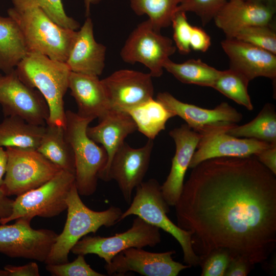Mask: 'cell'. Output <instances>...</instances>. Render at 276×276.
Segmentation results:
<instances>
[{"instance_id": "6da1fadb", "label": "cell", "mask_w": 276, "mask_h": 276, "mask_svg": "<svg viewBox=\"0 0 276 276\" xmlns=\"http://www.w3.org/2000/svg\"><path fill=\"white\" fill-rule=\"evenodd\" d=\"M174 206L199 257L222 249L255 266L275 249V175L254 155L201 162Z\"/></svg>"}, {"instance_id": "7a4b0ae2", "label": "cell", "mask_w": 276, "mask_h": 276, "mask_svg": "<svg viewBox=\"0 0 276 276\" xmlns=\"http://www.w3.org/2000/svg\"><path fill=\"white\" fill-rule=\"evenodd\" d=\"M15 70L25 83L37 89L44 98L49 109L46 124L64 128V97L68 89L71 72L66 64L38 53L30 52Z\"/></svg>"}, {"instance_id": "3957f363", "label": "cell", "mask_w": 276, "mask_h": 276, "mask_svg": "<svg viewBox=\"0 0 276 276\" xmlns=\"http://www.w3.org/2000/svg\"><path fill=\"white\" fill-rule=\"evenodd\" d=\"M75 183L67 195V217L62 232L58 235L45 260L46 264L68 262V255L75 244L89 233H96L102 226L110 227L120 221L123 213L117 206H111L102 211L88 208L80 198Z\"/></svg>"}, {"instance_id": "277c9868", "label": "cell", "mask_w": 276, "mask_h": 276, "mask_svg": "<svg viewBox=\"0 0 276 276\" xmlns=\"http://www.w3.org/2000/svg\"><path fill=\"white\" fill-rule=\"evenodd\" d=\"M7 12L20 28L29 53H38L65 63L77 31L55 23L39 8L17 10L12 7Z\"/></svg>"}, {"instance_id": "5b68a950", "label": "cell", "mask_w": 276, "mask_h": 276, "mask_svg": "<svg viewBox=\"0 0 276 276\" xmlns=\"http://www.w3.org/2000/svg\"><path fill=\"white\" fill-rule=\"evenodd\" d=\"M94 120L83 118L71 110L65 111V134L74 156L75 183L80 195L89 196L96 191L98 180L105 170L108 156L87 134Z\"/></svg>"}, {"instance_id": "8992f818", "label": "cell", "mask_w": 276, "mask_h": 276, "mask_svg": "<svg viewBox=\"0 0 276 276\" xmlns=\"http://www.w3.org/2000/svg\"><path fill=\"white\" fill-rule=\"evenodd\" d=\"M129 207L123 212L120 221L134 215L162 229L173 236L180 244L183 261L190 267L199 265V257L194 251L190 232L180 228L168 217L170 206L164 199L158 181L151 178L143 181L136 188Z\"/></svg>"}, {"instance_id": "52a82bcc", "label": "cell", "mask_w": 276, "mask_h": 276, "mask_svg": "<svg viewBox=\"0 0 276 276\" xmlns=\"http://www.w3.org/2000/svg\"><path fill=\"white\" fill-rule=\"evenodd\" d=\"M75 183V175L61 170L55 176L37 188L17 196L11 215L1 224L25 218L31 220L36 216L52 218L66 210V200Z\"/></svg>"}, {"instance_id": "ba28073f", "label": "cell", "mask_w": 276, "mask_h": 276, "mask_svg": "<svg viewBox=\"0 0 276 276\" xmlns=\"http://www.w3.org/2000/svg\"><path fill=\"white\" fill-rule=\"evenodd\" d=\"M6 173L2 186L8 196H18L37 188L62 169L37 150L8 147Z\"/></svg>"}, {"instance_id": "9c48e42d", "label": "cell", "mask_w": 276, "mask_h": 276, "mask_svg": "<svg viewBox=\"0 0 276 276\" xmlns=\"http://www.w3.org/2000/svg\"><path fill=\"white\" fill-rule=\"evenodd\" d=\"M176 49L173 40L162 35L147 19L131 32L120 56L126 63L144 64L152 77H159L163 74L165 63Z\"/></svg>"}, {"instance_id": "30bf717a", "label": "cell", "mask_w": 276, "mask_h": 276, "mask_svg": "<svg viewBox=\"0 0 276 276\" xmlns=\"http://www.w3.org/2000/svg\"><path fill=\"white\" fill-rule=\"evenodd\" d=\"M161 241L160 229L138 216L127 231L112 236H84L72 248L75 255L95 254L109 264L121 251L132 247H154Z\"/></svg>"}, {"instance_id": "8fae6325", "label": "cell", "mask_w": 276, "mask_h": 276, "mask_svg": "<svg viewBox=\"0 0 276 276\" xmlns=\"http://www.w3.org/2000/svg\"><path fill=\"white\" fill-rule=\"evenodd\" d=\"M31 222L20 218L13 224L0 225V253L44 263L58 234L51 229H34Z\"/></svg>"}, {"instance_id": "7c38bea8", "label": "cell", "mask_w": 276, "mask_h": 276, "mask_svg": "<svg viewBox=\"0 0 276 276\" xmlns=\"http://www.w3.org/2000/svg\"><path fill=\"white\" fill-rule=\"evenodd\" d=\"M0 106L5 117H18L35 125H44L49 117L48 105L42 95L25 83L15 69L0 74Z\"/></svg>"}, {"instance_id": "4fadbf2b", "label": "cell", "mask_w": 276, "mask_h": 276, "mask_svg": "<svg viewBox=\"0 0 276 276\" xmlns=\"http://www.w3.org/2000/svg\"><path fill=\"white\" fill-rule=\"evenodd\" d=\"M156 99L174 116L182 119L192 130L201 135L219 130L227 131L240 122L243 116L227 102L214 109L203 108L180 101L168 92L157 94Z\"/></svg>"}, {"instance_id": "5bb4252c", "label": "cell", "mask_w": 276, "mask_h": 276, "mask_svg": "<svg viewBox=\"0 0 276 276\" xmlns=\"http://www.w3.org/2000/svg\"><path fill=\"white\" fill-rule=\"evenodd\" d=\"M153 141L139 148L124 142L114 153L102 179L116 181L125 201L130 203L134 189L143 181L149 168Z\"/></svg>"}, {"instance_id": "9a60e30c", "label": "cell", "mask_w": 276, "mask_h": 276, "mask_svg": "<svg viewBox=\"0 0 276 276\" xmlns=\"http://www.w3.org/2000/svg\"><path fill=\"white\" fill-rule=\"evenodd\" d=\"M174 251L153 252L132 247L115 256L105 269L109 275H125L135 272L145 276H177L190 267L174 261Z\"/></svg>"}, {"instance_id": "2e32d148", "label": "cell", "mask_w": 276, "mask_h": 276, "mask_svg": "<svg viewBox=\"0 0 276 276\" xmlns=\"http://www.w3.org/2000/svg\"><path fill=\"white\" fill-rule=\"evenodd\" d=\"M152 77L149 73L125 69L101 80L111 108L126 111L153 98Z\"/></svg>"}, {"instance_id": "e0dca14e", "label": "cell", "mask_w": 276, "mask_h": 276, "mask_svg": "<svg viewBox=\"0 0 276 276\" xmlns=\"http://www.w3.org/2000/svg\"><path fill=\"white\" fill-rule=\"evenodd\" d=\"M219 130L202 135L197 144L189 167L217 157H246L255 155L271 144L254 139L237 137Z\"/></svg>"}, {"instance_id": "ac0fdd59", "label": "cell", "mask_w": 276, "mask_h": 276, "mask_svg": "<svg viewBox=\"0 0 276 276\" xmlns=\"http://www.w3.org/2000/svg\"><path fill=\"white\" fill-rule=\"evenodd\" d=\"M221 45L229 59V68L249 81L259 77L275 80L276 54L235 38H226Z\"/></svg>"}, {"instance_id": "d6986e66", "label": "cell", "mask_w": 276, "mask_h": 276, "mask_svg": "<svg viewBox=\"0 0 276 276\" xmlns=\"http://www.w3.org/2000/svg\"><path fill=\"white\" fill-rule=\"evenodd\" d=\"M169 134L174 141L175 153L170 172L161 185V191L169 205L174 206L181 193L186 173L201 135L186 124L170 130Z\"/></svg>"}, {"instance_id": "ffe728a7", "label": "cell", "mask_w": 276, "mask_h": 276, "mask_svg": "<svg viewBox=\"0 0 276 276\" xmlns=\"http://www.w3.org/2000/svg\"><path fill=\"white\" fill-rule=\"evenodd\" d=\"M275 13L274 5L246 0H228L213 19L226 38H234L245 28L271 25Z\"/></svg>"}, {"instance_id": "44dd1931", "label": "cell", "mask_w": 276, "mask_h": 276, "mask_svg": "<svg viewBox=\"0 0 276 276\" xmlns=\"http://www.w3.org/2000/svg\"><path fill=\"white\" fill-rule=\"evenodd\" d=\"M106 52V47L96 41L88 17L77 32L65 63L71 72L99 77L105 67Z\"/></svg>"}, {"instance_id": "7402d4cb", "label": "cell", "mask_w": 276, "mask_h": 276, "mask_svg": "<svg viewBox=\"0 0 276 276\" xmlns=\"http://www.w3.org/2000/svg\"><path fill=\"white\" fill-rule=\"evenodd\" d=\"M68 88L80 116L100 119L111 109L105 87L99 77L71 72Z\"/></svg>"}, {"instance_id": "603a6c76", "label": "cell", "mask_w": 276, "mask_h": 276, "mask_svg": "<svg viewBox=\"0 0 276 276\" xmlns=\"http://www.w3.org/2000/svg\"><path fill=\"white\" fill-rule=\"evenodd\" d=\"M98 124L88 127V136L105 149L108 161L100 179L103 178L117 150L125 142L126 137L137 130L136 124L126 111L110 109L99 119Z\"/></svg>"}, {"instance_id": "cb8c5ba5", "label": "cell", "mask_w": 276, "mask_h": 276, "mask_svg": "<svg viewBox=\"0 0 276 276\" xmlns=\"http://www.w3.org/2000/svg\"><path fill=\"white\" fill-rule=\"evenodd\" d=\"M45 129L44 125L30 123L18 117H5L0 123V146L37 150Z\"/></svg>"}, {"instance_id": "d4e9b609", "label": "cell", "mask_w": 276, "mask_h": 276, "mask_svg": "<svg viewBox=\"0 0 276 276\" xmlns=\"http://www.w3.org/2000/svg\"><path fill=\"white\" fill-rule=\"evenodd\" d=\"M29 53L17 23L10 16H0V70L14 71Z\"/></svg>"}, {"instance_id": "484cf974", "label": "cell", "mask_w": 276, "mask_h": 276, "mask_svg": "<svg viewBox=\"0 0 276 276\" xmlns=\"http://www.w3.org/2000/svg\"><path fill=\"white\" fill-rule=\"evenodd\" d=\"M46 124L44 133L37 150L62 170L75 175L74 154L66 139L64 128Z\"/></svg>"}, {"instance_id": "4316f807", "label": "cell", "mask_w": 276, "mask_h": 276, "mask_svg": "<svg viewBox=\"0 0 276 276\" xmlns=\"http://www.w3.org/2000/svg\"><path fill=\"white\" fill-rule=\"evenodd\" d=\"M135 122L137 130L153 140L174 115L156 99L152 98L126 111Z\"/></svg>"}, {"instance_id": "83f0119b", "label": "cell", "mask_w": 276, "mask_h": 276, "mask_svg": "<svg viewBox=\"0 0 276 276\" xmlns=\"http://www.w3.org/2000/svg\"><path fill=\"white\" fill-rule=\"evenodd\" d=\"M226 132L237 137L276 144V112L274 105L266 104L252 120L242 125H237Z\"/></svg>"}, {"instance_id": "f1b7e54d", "label": "cell", "mask_w": 276, "mask_h": 276, "mask_svg": "<svg viewBox=\"0 0 276 276\" xmlns=\"http://www.w3.org/2000/svg\"><path fill=\"white\" fill-rule=\"evenodd\" d=\"M164 68L182 83L210 87L220 73L199 59H191L182 63H176L169 59Z\"/></svg>"}, {"instance_id": "f546056e", "label": "cell", "mask_w": 276, "mask_h": 276, "mask_svg": "<svg viewBox=\"0 0 276 276\" xmlns=\"http://www.w3.org/2000/svg\"><path fill=\"white\" fill-rule=\"evenodd\" d=\"M182 0H130V7L137 15H147L154 28L160 31L171 25Z\"/></svg>"}, {"instance_id": "4dcf8cb0", "label": "cell", "mask_w": 276, "mask_h": 276, "mask_svg": "<svg viewBox=\"0 0 276 276\" xmlns=\"http://www.w3.org/2000/svg\"><path fill=\"white\" fill-rule=\"evenodd\" d=\"M250 81L243 74L233 69L220 71L212 88L248 110L254 108L247 87Z\"/></svg>"}, {"instance_id": "1f68e13d", "label": "cell", "mask_w": 276, "mask_h": 276, "mask_svg": "<svg viewBox=\"0 0 276 276\" xmlns=\"http://www.w3.org/2000/svg\"><path fill=\"white\" fill-rule=\"evenodd\" d=\"M13 8L20 10L28 8H40L54 22L60 26L77 31L79 23L65 12L62 0H10Z\"/></svg>"}, {"instance_id": "d6a6232c", "label": "cell", "mask_w": 276, "mask_h": 276, "mask_svg": "<svg viewBox=\"0 0 276 276\" xmlns=\"http://www.w3.org/2000/svg\"><path fill=\"white\" fill-rule=\"evenodd\" d=\"M234 38L276 54V33L271 25H255L245 28Z\"/></svg>"}, {"instance_id": "836d02e7", "label": "cell", "mask_w": 276, "mask_h": 276, "mask_svg": "<svg viewBox=\"0 0 276 276\" xmlns=\"http://www.w3.org/2000/svg\"><path fill=\"white\" fill-rule=\"evenodd\" d=\"M228 0H182L177 11L193 12L203 25L209 23Z\"/></svg>"}, {"instance_id": "e575fe53", "label": "cell", "mask_w": 276, "mask_h": 276, "mask_svg": "<svg viewBox=\"0 0 276 276\" xmlns=\"http://www.w3.org/2000/svg\"><path fill=\"white\" fill-rule=\"evenodd\" d=\"M45 269L53 276H105L94 270L85 259L84 255H78L71 262L46 264Z\"/></svg>"}, {"instance_id": "d590c367", "label": "cell", "mask_w": 276, "mask_h": 276, "mask_svg": "<svg viewBox=\"0 0 276 276\" xmlns=\"http://www.w3.org/2000/svg\"><path fill=\"white\" fill-rule=\"evenodd\" d=\"M231 257L224 250L217 249L207 255L199 257L202 276H223L229 264Z\"/></svg>"}, {"instance_id": "8d00e7d4", "label": "cell", "mask_w": 276, "mask_h": 276, "mask_svg": "<svg viewBox=\"0 0 276 276\" xmlns=\"http://www.w3.org/2000/svg\"><path fill=\"white\" fill-rule=\"evenodd\" d=\"M183 11H177L173 16L171 25L173 29L175 45L182 54H187L191 50L190 38L192 27Z\"/></svg>"}, {"instance_id": "74e56055", "label": "cell", "mask_w": 276, "mask_h": 276, "mask_svg": "<svg viewBox=\"0 0 276 276\" xmlns=\"http://www.w3.org/2000/svg\"><path fill=\"white\" fill-rule=\"evenodd\" d=\"M211 45L210 36L202 28L192 26L190 38V47L194 51L204 52Z\"/></svg>"}, {"instance_id": "f35d334b", "label": "cell", "mask_w": 276, "mask_h": 276, "mask_svg": "<svg viewBox=\"0 0 276 276\" xmlns=\"http://www.w3.org/2000/svg\"><path fill=\"white\" fill-rule=\"evenodd\" d=\"M252 265L245 259L241 257L231 258L225 272V276H246L254 268Z\"/></svg>"}, {"instance_id": "ab89813d", "label": "cell", "mask_w": 276, "mask_h": 276, "mask_svg": "<svg viewBox=\"0 0 276 276\" xmlns=\"http://www.w3.org/2000/svg\"><path fill=\"white\" fill-rule=\"evenodd\" d=\"M4 269L7 276H39V269L36 262H30L22 266L6 265Z\"/></svg>"}, {"instance_id": "60d3db41", "label": "cell", "mask_w": 276, "mask_h": 276, "mask_svg": "<svg viewBox=\"0 0 276 276\" xmlns=\"http://www.w3.org/2000/svg\"><path fill=\"white\" fill-rule=\"evenodd\" d=\"M254 156L261 164L276 175V144H271Z\"/></svg>"}, {"instance_id": "b9f144b4", "label": "cell", "mask_w": 276, "mask_h": 276, "mask_svg": "<svg viewBox=\"0 0 276 276\" xmlns=\"http://www.w3.org/2000/svg\"><path fill=\"white\" fill-rule=\"evenodd\" d=\"M14 200L7 196L0 187V222L11 214Z\"/></svg>"}, {"instance_id": "7bdbcfd3", "label": "cell", "mask_w": 276, "mask_h": 276, "mask_svg": "<svg viewBox=\"0 0 276 276\" xmlns=\"http://www.w3.org/2000/svg\"><path fill=\"white\" fill-rule=\"evenodd\" d=\"M8 156L7 151L0 146V187L3 185L6 173Z\"/></svg>"}, {"instance_id": "ee69618b", "label": "cell", "mask_w": 276, "mask_h": 276, "mask_svg": "<svg viewBox=\"0 0 276 276\" xmlns=\"http://www.w3.org/2000/svg\"><path fill=\"white\" fill-rule=\"evenodd\" d=\"M83 1H84V7L85 8V15L86 16L88 17L90 14V6L93 4H96L99 3L100 2H101L102 0H83Z\"/></svg>"}, {"instance_id": "f6af8a7d", "label": "cell", "mask_w": 276, "mask_h": 276, "mask_svg": "<svg viewBox=\"0 0 276 276\" xmlns=\"http://www.w3.org/2000/svg\"><path fill=\"white\" fill-rule=\"evenodd\" d=\"M246 1L262 2V3L270 4H272L274 5H275V3H276V0H246Z\"/></svg>"}, {"instance_id": "bcb514c9", "label": "cell", "mask_w": 276, "mask_h": 276, "mask_svg": "<svg viewBox=\"0 0 276 276\" xmlns=\"http://www.w3.org/2000/svg\"><path fill=\"white\" fill-rule=\"evenodd\" d=\"M0 276H7V271L4 269H0Z\"/></svg>"}]
</instances>
